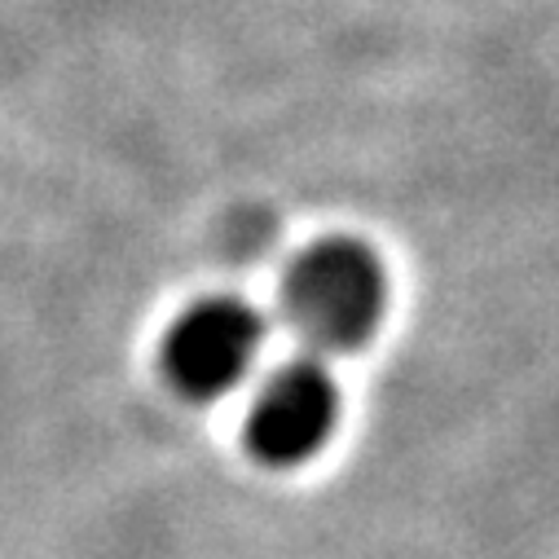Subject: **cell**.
I'll return each instance as SVG.
<instances>
[{
    "label": "cell",
    "mask_w": 559,
    "mask_h": 559,
    "mask_svg": "<svg viewBox=\"0 0 559 559\" xmlns=\"http://www.w3.org/2000/svg\"><path fill=\"white\" fill-rule=\"evenodd\" d=\"M264 348V318L234 300L212 296L190 305L164 335V374L190 401H216L247 379Z\"/></svg>",
    "instance_id": "3"
},
{
    "label": "cell",
    "mask_w": 559,
    "mask_h": 559,
    "mask_svg": "<svg viewBox=\"0 0 559 559\" xmlns=\"http://www.w3.org/2000/svg\"><path fill=\"white\" fill-rule=\"evenodd\" d=\"M340 424V388L318 357H292L277 366L251 409H247V450L264 467H300L322 454Z\"/></svg>",
    "instance_id": "2"
},
{
    "label": "cell",
    "mask_w": 559,
    "mask_h": 559,
    "mask_svg": "<svg viewBox=\"0 0 559 559\" xmlns=\"http://www.w3.org/2000/svg\"><path fill=\"white\" fill-rule=\"evenodd\" d=\"M383 309L388 273L361 238H318L287 269L283 313L309 357L357 353L379 331Z\"/></svg>",
    "instance_id": "1"
}]
</instances>
